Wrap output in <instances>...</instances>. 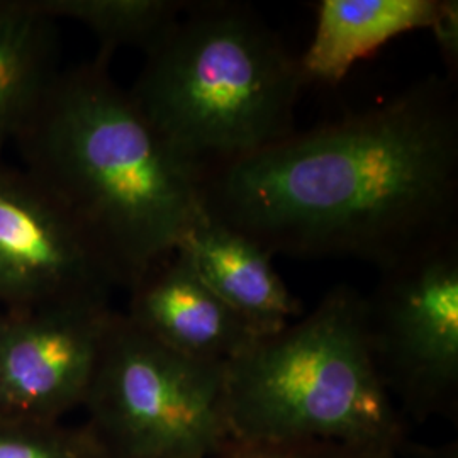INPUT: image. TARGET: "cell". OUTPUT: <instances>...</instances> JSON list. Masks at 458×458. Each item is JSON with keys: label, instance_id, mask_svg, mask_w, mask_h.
Listing matches in <instances>:
<instances>
[{"label": "cell", "instance_id": "cell-1", "mask_svg": "<svg viewBox=\"0 0 458 458\" xmlns=\"http://www.w3.org/2000/svg\"><path fill=\"white\" fill-rule=\"evenodd\" d=\"M199 204L272 257L411 262L458 240L457 85L431 75L295 131L200 177Z\"/></svg>", "mask_w": 458, "mask_h": 458}, {"label": "cell", "instance_id": "cell-3", "mask_svg": "<svg viewBox=\"0 0 458 458\" xmlns=\"http://www.w3.org/2000/svg\"><path fill=\"white\" fill-rule=\"evenodd\" d=\"M145 56L128 90L199 181L294 134L299 58L245 5L191 2Z\"/></svg>", "mask_w": 458, "mask_h": 458}, {"label": "cell", "instance_id": "cell-14", "mask_svg": "<svg viewBox=\"0 0 458 458\" xmlns=\"http://www.w3.org/2000/svg\"><path fill=\"white\" fill-rule=\"evenodd\" d=\"M0 458H107L87 425L0 418Z\"/></svg>", "mask_w": 458, "mask_h": 458}, {"label": "cell", "instance_id": "cell-9", "mask_svg": "<svg viewBox=\"0 0 458 458\" xmlns=\"http://www.w3.org/2000/svg\"><path fill=\"white\" fill-rule=\"evenodd\" d=\"M130 293L124 316L166 348L226 365L260 336L174 251Z\"/></svg>", "mask_w": 458, "mask_h": 458}, {"label": "cell", "instance_id": "cell-2", "mask_svg": "<svg viewBox=\"0 0 458 458\" xmlns=\"http://www.w3.org/2000/svg\"><path fill=\"white\" fill-rule=\"evenodd\" d=\"M109 56L60 70L14 143L26 170L130 291L174 251L199 175L115 82Z\"/></svg>", "mask_w": 458, "mask_h": 458}, {"label": "cell", "instance_id": "cell-13", "mask_svg": "<svg viewBox=\"0 0 458 458\" xmlns=\"http://www.w3.org/2000/svg\"><path fill=\"white\" fill-rule=\"evenodd\" d=\"M53 21L70 19L98 39V55L113 58L123 47L153 48L181 19L191 2L183 0H34Z\"/></svg>", "mask_w": 458, "mask_h": 458}, {"label": "cell", "instance_id": "cell-11", "mask_svg": "<svg viewBox=\"0 0 458 458\" xmlns=\"http://www.w3.org/2000/svg\"><path fill=\"white\" fill-rule=\"evenodd\" d=\"M440 0H321L311 43L299 56L308 85L342 82L391 39L429 30Z\"/></svg>", "mask_w": 458, "mask_h": 458}, {"label": "cell", "instance_id": "cell-10", "mask_svg": "<svg viewBox=\"0 0 458 458\" xmlns=\"http://www.w3.org/2000/svg\"><path fill=\"white\" fill-rule=\"evenodd\" d=\"M175 251L199 278L260 338L299 318L302 306L272 265V255L245 234L199 209Z\"/></svg>", "mask_w": 458, "mask_h": 458}, {"label": "cell", "instance_id": "cell-15", "mask_svg": "<svg viewBox=\"0 0 458 458\" xmlns=\"http://www.w3.org/2000/svg\"><path fill=\"white\" fill-rule=\"evenodd\" d=\"M214 458H401L399 454L338 442L245 443L228 438Z\"/></svg>", "mask_w": 458, "mask_h": 458}, {"label": "cell", "instance_id": "cell-8", "mask_svg": "<svg viewBox=\"0 0 458 458\" xmlns=\"http://www.w3.org/2000/svg\"><path fill=\"white\" fill-rule=\"evenodd\" d=\"M114 278L48 192L0 157V311L111 297Z\"/></svg>", "mask_w": 458, "mask_h": 458}, {"label": "cell", "instance_id": "cell-16", "mask_svg": "<svg viewBox=\"0 0 458 458\" xmlns=\"http://www.w3.org/2000/svg\"><path fill=\"white\" fill-rule=\"evenodd\" d=\"M429 31L433 33L437 48L445 68V79L454 85L458 81V2L440 0L437 16Z\"/></svg>", "mask_w": 458, "mask_h": 458}, {"label": "cell", "instance_id": "cell-17", "mask_svg": "<svg viewBox=\"0 0 458 458\" xmlns=\"http://www.w3.org/2000/svg\"><path fill=\"white\" fill-rule=\"evenodd\" d=\"M401 458H458V442L442 445L408 442L401 452Z\"/></svg>", "mask_w": 458, "mask_h": 458}, {"label": "cell", "instance_id": "cell-7", "mask_svg": "<svg viewBox=\"0 0 458 458\" xmlns=\"http://www.w3.org/2000/svg\"><path fill=\"white\" fill-rule=\"evenodd\" d=\"M114 312L98 295L0 311V418L60 423L83 408Z\"/></svg>", "mask_w": 458, "mask_h": 458}, {"label": "cell", "instance_id": "cell-5", "mask_svg": "<svg viewBox=\"0 0 458 458\" xmlns=\"http://www.w3.org/2000/svg\"><path fill=\"white\" fill-rule=\"evenodd\" d=\"M83 408L107 458H214L228 440L225 365L158 344L114 312Z\"/></svg>", "mask_w": 458, "mask_h": 458}, {"label": "cell", "instance_id": "cell-4", "mask_svg": "<svg viewBox=\"0 0 458 458\" xmlns=\"http://www.w3.org/2000/svg\"><path fill=\"white\" fill-rule=\"evenodd\" d=\"M225 418L238 442H338L399 455L410 442L372 359L365 295L344 284L225 365Z\"/></svg>", "mask_w": 458, "mask_h": 458}, {"label": "cell", "instance_id": "cell-12", "mask_svg": "<svg viewBox=\"0 0 458 458\" xmlns=\"http://www.w3.org/2000/svg\"><path fill=\"white\" fill-rule=\"evenodd\" d=\"M58 73L56 21L34 0H0V157Z\"/></svg>", "mask_w": 458, "mask_h": 458}, {"label": "cell", "instance_id": "cell-6", "mask_svg": "<svg viewBox=\"0 0 458 458\" xmlns=\"http://www.w3.org/2000/svg\"><path fill=\"white\" fill-rule=\"evenodd\" d=\"M377 372L404 418L458 421V240L380 272L365 295Z\"/></svg>", "mask_w": 458, "mask_h": 458}]
</instances>
